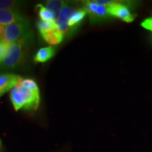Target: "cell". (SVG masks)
<instances>
[{
	"mask_svg": "<svg viewBox=\"0 0 152 152\" xmlns=\"http://www.w3.org/2000/svg\"><path fill=\"white\" fill-rule=\"evenodd\" d=\"M8 45V44L6 43L4 40H0V63L2 61Z\"/></svg>",
	"mask_w": 152,
	"mask_h": 152,
	"instance_id": "16",
	"label": "cell"
},
{
	"mask_svg": "<svg viewBox=\"0 0 152 152\" xmlns=\"http://www.w3.org/2000/svg\"><path fill=\"white\" fill-rule=\"evenodd\" d=\"M27 46V44L23 42L9 44L2 61L0 63V71H14L24 65Z\"/></svg>",
	"mask_w": 152,
	"mask_h": 152,
	"instance_id": "2",
	"label": "cell"
},
{
	"mask_svg": "<svg viewBox=\"0 0 152 152\" xmlns=\"http://www.w3.org/2000/svg\"><path fill=\"white\" fill-rule=\"evenodd\" d=\"M4 28L5 26L0 25V40H3L4 33Z\"/></svg>",
	"mask_w": 152,
	"mask_h": 152,
	"instance_id": "18",
	"label": "cell"
},
{
	"mask_svg": "<svg viewBox=\"0 0 152 152\" xmlns=\"http://www.w3.org/2000/svg\"><path fill=\"white\" fill-rule=\"evenodd\" d=\"M23 4V1L14 0H0V10H18Z\"/></svg>",
	"mask_w": 152,
	"mask_h": 152,
	"instance_id": "13",
	"label": "cell"
},
{
	"mask_svg": "<svg viewBox=\"0 0 152 152\" xmlns=\"http://www.w3.org/2000/svg\"><path fill=\"white\" fill-rule=\"evenodd\" d=\"M142 26L146 29L152 31V18L146 19L142 23Z\"/></svg>",
	"mask_w": 152,
	"mask_h": 152,
	"instance_id": "17",
	"label": "cell"
},
{
	"mask_svg": "<svg viewBox=\"0 0 152 152\" xmlns=\"http://www.w3.org/2000/svg\"><path fill=\"white\" fill-rule=\"evenodd\" d=\"M41 36L42 37L44 40L50 45H58L64 40V35L59 33L57 30L42 34Z\"/></svg>",
	"mask_w": 152,
	"mask_h": 152,
	"instance_id": "8",
	"label": "cell"
},
{
	"mask_svg": "<svg viewBox=\"0 0 152 152\" xmlns=\"http://www.w3.org/2000/svg\"><path fill=\"white\" fill-rule=\"evenodd\" d=\"M0 146H1V140H0Z\"/></svg>",
	"mask_w": 152,
	"mask_h": 152,
	"instance_id": "19",
	"label": "cell"
},
{
	"mask_svg": "<svg viewBox=\"0 0 152 152\" xmlns=\"http://www.w3.org/2000/svg\"><path fill=\"white\" fill-rule=\"evenodd\" d=\"M90 18L92 23H96L101 21L102 20H105L109 16L107 11V7L104 5H99L96 10L94 14L90 15Z\"/></svg>",
	"mask_w": 152,
	"mask_h": 152,
	"instance_id": "12",
	"label": "cell"
},
{
	"mask_svg": "<svg viewBox=\"0 0 152 152\" xmlns=\"http://www.w3.org/2000/svg\"><path fill=\"white\" fill-rule=\"evenodd\" d=\"M23 80L20 75L13 73H3L0 75V97L5 93L16 87Z\"/></svg>",
	"mask_w": 152,
	"mask_h": 152,
	"instance_id": "5",
	"label": "cell"
},
{
	"mask_svg": "<svg viewBox=\"0 0 152 152\" xmlns=\"http://www.w3.org/2000/svg\"><path fill=\"white\" fill-rule=\"evenodd\" d=\"M27 18L18 10H0V25L7 26L15 23L26 20Z\"/></svg>",
	"mask_w": 152,
	"mask_h": 152,
	"instance_id": "6",
	"label": "cell"
},
{
	"mask_svg": "<svg viewBox=\"0 0 152 152\" xmlns=\"http://www.w3.org/2000/svg\"><path fill=\"white\" fill-rule=\"evenodd\" d=\"M33 38V32L28 20L5 26L3 40L9 44L30 43Z\"/></svg>",
	"mask_w": 152,
	"mask_h": 152,
	"instance_id": "3",
	"label": "cell"
},
{
	"mask_svg": "<svg viewBox=\"0 0 152 152\" xmlns=\"http://www.w3.org/2000/svg\"><path fill=\"white\" fill-rule=\"evenodd\" d=\"M106 7L109 16L115 17L125 22H132L135 17L130 12L128 7L123 3L113 1V2Z\"/></svg>",
	"mask_w": 152,
	"mask_h": 152,
	"instance_id": "4",
	"label": "cell"
},
{
	"mask_svg": "<svg viewBox=\"0 0 152 152\" xmlns=\"http://www.w3.org/2000/svg\"><path fill=\"white\" fill-rule=\"evenodd\" d=\"M55 49L53 47L39 49L34 56V61L37 63H45L54 56Z\"/></svg>",
	"mask_w": 152,
	"mask_h": 152,
	"instance_id": "7",
	"label": "cell"
},
{
	"mask_svg": "<svg viewBox=\"0 0 152 152\" xmlns=\"http://www.w3.org/2000/svg\"><path fill=\"white\" fill-rule=\"evenodd\" d=\"M36 11H37L38 16L40 18L41 20H45V21H55L54 15L49 9L47 8L46 7L43 6L42 4H38L35 7Z\"/></svg>",
	"mask_w": 152,
	"mask_h": 152,
	"instance_id": "11",
	"label": "cell"
},
{
	"mask_svg": "<svg viewBox=\"0 0 152 152\" xmlns=\"http://www.w3.org/2000/svg\"><path fill=\"white\" fill-rule=\"evenodd\" d=\"M86 14L87 12L83 9V8L77 9L68 20V26L73 30H75L77 28V26H78L80 24V23L83 21Z\"/></svg>",
	"mask_w": 152,
	"mask_h": 152,
	"instance_id": "10",
	"label": "cell"
},
{
	"mask_svg": "<svg viewBox=\"0 0 152 152\" xmlns=\"http://www.w3.org/2000/svg\"><path fill=\"white\" fill-rule=\"evenodd\" d=\"M37 27L41 35L47 32L57 30L56 23L55 21H45L40 20L37 22Z\"/></svg>",
	"mask_w": 152,
	"mask_h": 152,
	"instance_id": "14",
	"label": "cell"
},
{
	"mask_svg": "<svg viewBox=\"0 0 152 152\" xmlns=\"http://www.w3.org/2000/svg\"><path fill=\"white\" fill-rule=\"evenodd\" d=\"M67 1H61V0H49L46 1V7L49 9L54 15L55 20H58L60 13L64 6L66 4Z\"/></svg>",
	"mask_w": 152,
	"mask_h": 152,
	"instance_id": "9",
	"label": "cell"
},
{
	"mask_svg": "<svg viewBox=\"0 0 152 152\" xmlns=\"http://www.w3.org/2000/svg\"><path fill=\"white\" fill-rule=\"evenodd\" d=\"M17 86H22V87H27V88L33 91H39V87H38V85H37V83H36L33 80L29 79V78H26V79L23 78L22 80L18 83V85H17Z\"/></svg>",
	"mask_w": 152,
	"mask_h": 152,
	"instance_id": "15",
	"label": "cell"
},
{
	"mask_svg": "<svg viewBox=\"0 0 152 152\" xmlns=\"http://www.w3.org/2000/svg\"><path fill=\"white\" fill-rule=\"evenodd\" d=\"M10 98L14 109L18 111H35L40 102L39 91H33L22 86H16L11 90Z\"/></svg>",
	"mask_w": 152,
	"mask_h": 152,
	"instance_id": "1",
	"label": "cell"
}]
</instances>
